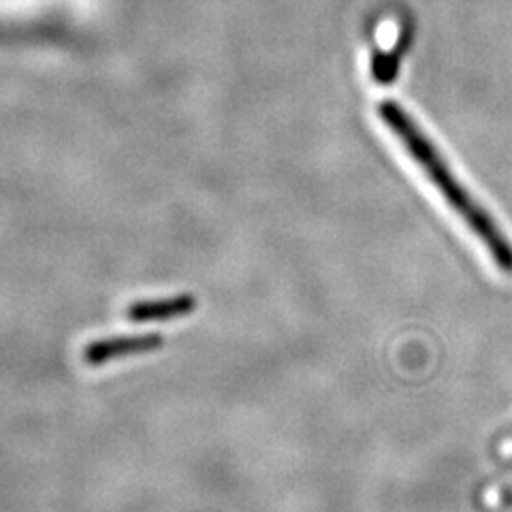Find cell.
<instances>
[{"label":"cell","instance_id":"1","mask_svg":"<svg viewBox=\"0 0 512 512\" xmlns=\"http://www.w3.org/2000/svg\"><path fill=\"white\" fill-rule=\"evenodd\" d=\"M382 122L391 128V133L399 139L406 152L414 158V163L423 169V173L438 188L440 195L451 205V210L468 224L470 231L485 244L491 259L506 274H512V244L500 231L495 220L476 203L470 192L457 182L451 167H448L442 154L436 150L434 143L421 131L416 122L399 107L395 101H382L378 107Z\"/></svg>","mask_w":512,"mask_h":512},{"label":"cell","instance_id":"2","mask_svg":"<svg viewBox=\"0 0 512 512\" xmlns=\"http://www.w3.org/2000/svg\"><path fill=\"white\" fill-rule=\"evenodd\" d=\"M160 346L158 335H131V338H111L103 342H94L84 350L88 363L99 365L114 361L118 357L135 355V352H148Z\"/></svg>","mask_w":512,"mask_h":512},{"label":"cell","instance_id":"3","mask_svg":"<svg viewBox=\"0 0 512 512\" xmlns=\"http://www.w3.org/2000/svg\"><path fill=\"white\" fill-rule=\"evenodd\" d=\"M195 310V299L190 295H178L169 299H156V301H141L131 306L128 310V318L146 323V320H167L178 318Z\"/></svg>","mask_w":512,"mask_h":512},{"label":"cell","instance_id":"4","mask_svg":"<svg viewBox=\"0 0 512 512\" xmlns=\"http://www.w3.org/2000/svg\"><path fill=\"white\" fill-rule=\"evenodd\" d=\"M506 504H512V493L508 495V498H506Z\"/></svg>","mask_w":512,"mask_h":512}]
</instances>
